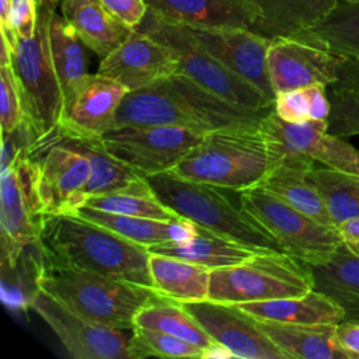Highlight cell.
<instances>
[{
  "instance_id": "6da1fadb",
  "label": "cell",
  "mask_w": 359,
  "mask_h": 359,
  "mask_svg": "<svg viewBox=\"0 0 359 359\" xmlns=\"http://www.w3.org/2000/svg\"><path fill=\"white\" fill-rule=\"evenodd\" d=\"M272 109L236 107L177 72L149 87L129 91L115 115L114 128L163 125L209 133L259 125Z\"/></svg>"
},
{
  "instance_id": "7a4b0ae2",
  "label": "cell",
  "mask_w": 359,
  "mask_h": 359,
  "mask_svg": "<svg viewBox=\"0 0 359 359\" xmlns=\"http://www.w3.org/2000/svg\"><path fill=\"white\" fill-rule=\"evenodd\" d=\"M38 250L45 262L94 271L154 289L147 247L76 213L48 216Z\"/></svg>"
},
{
  "instance_id": "3957f363",
  "label": "cell",
  "mask_w": 359,
  "mask_h": 359,
  "mask_svg": "<svg viewBox=\"0 0 359 359\" xmlns=\"http://www.w3.org/2000/svg\"><path fill=\"white\" fill-rule=\"evenodd\" d=\"M282 160V153L259 125L238 126L206 133L171 171L241 192L259 185Z\"/></svg>"
},
{
  "instance_id": "277c9868",
  "label": "cell",
  "mask_w": 359,
  "mask_h": 359,
  "mask_svg": "<svg viewBox=\"0 0 359 359\" xmlns=\"http://www.w3.org/2000/svg\"><path fill=\"white\" fill-rule=\"evenodd\" d=\"M36 286L88 320L119 330L135 328L136 313L161 296L147 286L42 258Z\"/></svg>"
},
{
  "instance_id": "5b68a950",
  "label": "cell",
  "mask_w": 359,
  "mask_h": 359,
  "mask_svg": "<svg viewBox=\"0 0 359 359\" xmlns=\"http://www.w3.org/2000/svg\"><path fill=\"white\" fill-rule=\"evenodd\" d=\"M146 180L160 201L180 217L244 245L285 252L268 230L240 203L236 206L226 196L223 188L184 178L171 170L150 175Z\"/></svg>"
},
{
  "instance_id": "8992f818",
  "label": "cell",
  "mask_w": 359,
  "mask_h": 359,
  "mask_svg": "<svg viewBox=\"0 0 359 359\" xmlns=\"http://www.w3.org/2000/svg\"><path fill=\"white\" fill-rule=\"evenodd\" d=\"M36 3L35 32L29 38H17L11 49V67L21 93L25 122L39 143L59 128L63 91L55 70L49 38L56 3L53 0H36Z\"/></svg>"
},
{
  "instance_id": "52a82bcc",
  "label": "cell",
  "mask_w": 359,
  "mask_h": 359,
  "mask_svg": "<svg viewBox=\"0 0 359 359\" xmlns=\"http://www.w3.org/2000/svg\"><path fill=\"white\" fill-rule=\"evenodd\" d=\"M313 290L307 264L279 251H259L245 261L210 269L209 300L264 302L303 296Z\"/></svg>"
},
{
  "instance_id": "ba28073f",
  "label": "cell",
  "mask_w": 359,
  "mask_h": 359,
  "mask_svg": "<svg viewBox=\"0 0 359 359\" xmlns=\"http://www.w3.org/2000/svg\"><path fill=\"white\" fill-rule=\"evenodd\" d=\"M136 29L168 46L178 59V73H182L219 98L245 109L262 111L273 108V102L259 90L212 56L185 25L164 20L147 8L143 21Z\"/></svg>"
},
{
  "instance_id": "9c48e42d",
  "label": "cell",
  "mask_w": 359,
  "mask_h": 359,
  "mask_svg": "<svg viewBox=\"0 0 359 359\" xmlns=\"http://www.w3.org/2000/svg\"><path fill=\"white\" fill-rule=\"evenodd\" d=\"M240 205L275 237L286 254L307 265L330 261L342 244L337 227L311 219L262 185L241 191Z\"/></svg>"
},
{
  "instance_id": "30bf717a",
  "label": "cell",
  "mask_w": 359,
  "mask_h": 359,
  "mask_svg": "<svg viewBox=\"0 0 359 359\" xmlns=\"http://www.w3.org/2000/svg\"><path fill=\"white\" fill-rule=\"evenodd\" d=\"M48 213L39 192V163L22 154L0 181L1 266L13 269L38 244Z\"/></svg>"
},
{
  "instance_id": "8fae6325",
  "label": "cell",
  "mask_w": 359,
  "mask_h": 359,
  "mask_svg": "<svg viewBox=\"0 0 359 359\" xmlns=\"http://www.w3.org/2000/svg\"><path fill=\"white\" fill-rule=\"evenodd\" d=\"M196 130L163 125H125L101 136L104 147L142 177L172 170L205 136Z\"/></svg>"
},
{
  "instance_id": "7c38bea8",
  "label": "cell",
  "mask_w": 359,
  "mask_h": 359,
  "mask_svg": "<svg viewBox=\"0 0 359 359\" xmlns=\"http://www.w3.org/2000/svg\"><path fill=\"white\" fill-rule=\"evenodd\" d=\"M29 306L52 328L72 358L130 359L133 328L119 330L88 320L39 287Z\"/></svg>"
},
{
  "instance_id": "4fadbf2b",
  "label": "cell",
  "mask_w": 359,
  "mask_h": 359,
  "mask_svg": "<svg viewBox=\"0 0 359 359\" xmlns=\"http://www.w3.org/2000/svg\"><path fill=\"white\" fill-rule=\"evenodd\" d=\"M342 56L304 32L271 39L266 56L268 76L276 93L313 84L331 87L338 80Z\"/></svg>"
},
{
  "instance_id": "5bb4252c",
  "label": "cell",
  "mask_w": 359,
  "mask_h": 359,
  "mask_svg": "<svg viewBox=\"0 0 359 359\" xmlns=\"http://www.w3.org/2000/svg\"><path fill=\"white\" fill-rule=\"evenodd\" d=\"M129 90L100 73L86 74L63 97V111L53 135L101 137L114 128L115 115Z\"/></svg>"
},
{
  "instance_id": "9a60e30c",
  "label": "cell",
  "mask_w": 359,
  "mask_h": 359,
  "mask_svg": "<svg viewBox=\"0 0 359 359\" xmlns=\"http://www.w3.org/2000/svg\"><path fill=\"white\" fill-rule=\"evenodd\" d=\"M181 304L216 344L231 352L233 358L289 359L258 327L257 320L236 304L209 299Z\"/></svg>"
},
{
  "instance_id": "2e32d148",
  "label": "cell",
  "mask_w": 359,
  "mask_h": 359,
  "mask_svg": "<svg viewBox=\"0 0 359 359\" xmlns=\"http://www.w3.org/2000/svg\"><path fill=\"white\" fill-rule=\"evenodd\" d=\"M39 163V192L48 216L73 215L86 205L88 158L60 143H38L31 157Z\"/></svg>"
},
{
  "instance_id": "e0dca14e",
  "label": "cell",
  "mask_w": 359,
  "mask_h": 359,
  "mask_svg": "<svg viewBox=\"0 0 359 359\" xmlns=\"http://www.w3.org/2000/svg\"><path fill=\"white\" fill-rule=\"evenodd\" d=\"M187 27V25H185ZM192 36L233 73L275 101L266 56L271 39L250 28L238 27H187Z\"/></svg>"
},
{
  "instance_id": "ac0fdd59",
  "label": "cell",
  "mask_w": 359,
  "mask_h": 359,
  "mask_svg": "<svg viewBox=\"0 0 359 359\" xmlns=\"http://www.w3.org/2000/svg\"><path fill=\"white\" fill-rule=\"evenodd\" d=\"M177 72L175 53L139 29H133L125 42L101 59L97 70L119 81L129 91L149 87Z\"/></svg>"
},
{
  "instance_id": "d6986e66",
  "label": "cell",
  "mask_w": 359,
  "mask_h": 359,
  "mask_svg": "<svg viewBox=\"0 0 359 359\" xmlns=\"http://www.w3.org/2000/svg\"><path fill=\"white\" fill-rule=\"evenodd\" d=\"M158 17L187 27L251 28L259 18L255 0H144Z\"/></svg>"
},
{
  "instance_id": "ffe728a7",
  "label": "cell",
  "mask_w": 359,
  "mask_h": 359,
  "mask_svg": "<svg viewBox=\"0 0 359 359\" xmlns=\"http://www.w3.org/2000/svg\"><path fill=\"white\" fill-rule=\"evenodd\" d=\"M255 320L258 327L289 359H349L337 339V324H297L262 318Z\"/></svg>"
},
{
  "instance_id": "44dd1931",
  "label": "cell",
  "mask_w": 359,
  "mask_h": 359,
  "mask_svg": "<svg viewBox=\"0 0 359 359\" xmlns=\"http://www.w3.org/2000/svg\"><path fill=\"white\" fill-rule=\"evenodd\" d=\"M76 215L95 222L122 237L144 247H153L164 243L184 241L194 237L199 226L194 222L180 217L174 220H161L143 216H129L98 210L90 206H81Z\"/></svg>"
},
{
  "instance_id": "7402d4cb",
  "label": "cell",
  "mask_w": 359,
  "mask_h": 359,
  "mask_svg": "<svg viewBox=\"0 0 359 359\" xmlns=\"http://www.w3.org/2000/svg\"><path fill=\"white\" fill-rule=\"evenodd\" d=\"M313 167L314 161L283 158L259 185L311 219L335 227L323 198L309 180Z\"/></svg>"
},
{
  "instance_id": "603a6c76",
  "label": "cell",
  "mask_w": 359,
  "mask_h": 359,
  "mask_svg": "<svg viewBox=\"0 0 359 359\" xmlns=\"http://www.w3.org/2000/svg\"><path fill=\"white\" fill-rule=\"evenodd\" d=\"M60 8L83 43L100 59L108 56L133 32L114 18L98 0H66Z\"/></svg>"
},
{
  "instance_id": "cb8c5ba5",
  "label": "cell",
  "mask_w": 359,
  "mask_h": 359,
  "mask_svg": "<svg viewBox=\"0 0 359 359\" xmlns=\"http://www.w3.org/2000/svg\"><path fill=\"white\" fill-rule=\"evenodd\" d=\"M236 306L255 318L282 323L338 324L345 318L344 309L334 299L316 289L303 296L237 303Z\"/></svg>"
},
{
  "instance_id": "d4e9b609",
  "label": "cell",
  "mask_w": 359,
  "mask_h": 359,
  "mask_svg": "<svg viewBox=\"0 0 359 359\" xmlns=\"http://www.w3.org/2000/svg\"><path fill=\"white\" fill-rule=\"evenodd\" d=\"M259 18L250 29L269 39L293 36L321 21L338 0H255Z\"/></svg>"
},
{
  "instance_id": "484cf974",
  "label": "cell",
  "mask_w": 359,
  "mask_h": 359,
  "mask_svg": "<svg viewBox=\"0 0 359 359\" xmlns=\"http://www.w3.org/2000/svg\"><path fill=\"white\" fill-rule=\"evenodd\" d=\"M149 265L154 289L161 296L180 303L209 297L210 269L208 266L157 252H150Z\"/></svg>"
},
{
  "instance_id": "4316f807",
  "label": "cell",
  "mask_w": 359,
  "mask_h": 359,
  "mask_svg": "<svg viewBox=\"0 0 359 359\" xmlns=\"http://www.w3.org/2000/svg\"><path fill=\"white\" fill-rule=\"evenodd\" d=\"M149 251L177 257L189 262L208 266L209 269H215L240 264L247 258L252 257L254 254L266 250H258L244 245L234 240L215 234L199 226V230L194 237L184 241H172L153 245L149 247Z\"/></svg>"
},
{
  "instance_id": "83f0119b",
  "label": "cell",
  "mask_w": 359,
  "mask_h": 359,
  "mask_svg": "<svg viewBox=\"0 0 359 359\" xmlns=\"http://www.w3.org/2000/svg\"><path fill=\"white\" fill-rule=\"evenodd\" d=\"M39 143H60L83 153L88 158L91 174L86 185L87 199L93 195H102L122 188L142 177L137 171L115 158L104 147L101 137H66L52 135Z\"/></svg>"
},
{
  "instance_id": "f1b7e54d",
  "label": "cell",
  "mask_w": 359,
  "mask_h": 359,
  "mask_svg": "<svg viewBox=\"0 0 359 359\" xmlns=\"http://www.w3.org/2000/svg\"><path fill=\"white\" fill-rule=\"evenodd\" d=\"M307 266L313 289L334 299L344 309L346 320H359V257L341 244L330 261Z\"/></svg>"
},
{
  "instance_id": "f546056e",
  "label": "cell",
  "mask_w": 359,
  "mask_h": 359,
  "mask_svg": "<svg viewBox=\"0 0 359 359\" xmlns=\"http://www.w3.org/2000/svg\"><path fill=\"white\" fill-rule=\"evenodd\" d=\"M135 327L158 330L175 335L202 348L205 352L216 344L180 302L164 296L147 303L136 313Z\"/></svg>"
},
{
  "instance_id": "4dcf8cb0",
  "label": "cell",
  "mask_w": 359,
  "mask_h": 359,
  "mask_svg": "<svg viewBox=\"0 0 359 359\" xmlns=\"http://www.w3.org/2000/svg\"><path fill=\"white\" fill-rule=\"evenodd\" d=\"M84 206L118 215L143 216L161 220L180 219L175 212L160 201L144 177H140L115 191L102 195H93L87 199Z\"/></svg>"
},
{
  "instance_id": "1f68e13d",
  "label": "cell",
  "mask_w": 359,
  "mask_h": 359,
  "mask_svg": "<svg viewBox=\"0 0 359 359\" xmlns=\"http://www.w3.org/2000/svg\"><path fill=\"white\" fill-rule=\"evenodd\" d=\"M313 182L335 224L359 217V175L332 167H313L309 171Z\"/></svg>"
},
{
  "instance_id": "d6a6232c",
  "label": "cell",
  "mask_w": 359,
  "mask_h": 359,
  "mask_svg": "<svg viewBox=\"0 0 359 359\" xmlns=\"http://www.w3.org/2000/svg\"><path fill=\"white\" fill-rule=\"evenodd\" d=\"M303 32L339 56L359 59V0H338L321 21Z\"/></svg>"
},
{
  "instance_id": "836d02e7",
  "label": "cell",
  "mask_w": 359,
  "mask_h": 359,
  "mask_svg": "<svg viewBox=\"0 0 359 359\" xmlns=\"http://www.w3.org/2000/svg\"><path fill=\"white\" fill-rule=\"evenodd\" d=\"M49 38L55 70L65 97L70 87L87 74L84 55L86 45L63 14L60 15L56 11L50 20Z\"/></svg>"
},
{
  "instance_id": "e575fe53",
  "label": "cell",
  "mask_w": 359,
  "mask_h": 359,
  "mask_svg": "<svg viewBox=\"0 0 359 359\" xmlns=\"http://www.w3.org/2000/svg\"><path fill=\"white\" fill-rule=\"evenodd\" d=\"M331 104L327 87L313 84L302 88L276 93L273 101L275 114L292 123L306 121H327Z\"/></svg>"
},
{
  "instance_id": "d590c367",
  "label": "cell",
  "mask_w": 359,
  "mask_h": 359,
  "mask_svg": "<svg viewBox=\"0 0 359 359\" xmlns=\"http://www.w3.org/2000/svg\"><path fill=\"white\" fill-rule=\"evenodd\" d=\"M130 359H143L149 356L157 358H199L203 359L205 351L182 338L175 335L144 328L135 327L130 339Z\"/></svg>"
},
{
  "instance_id": "8d00e7d4",
  "label": "cell",
  "mask_w": 359,
  "mask_h": 359,
  "mask_svg": "<svg viewBox=\"0 0 359 359\" xmlns=\"http://www.w3.org/2000/svg\"><path fill=\"white\" fill-rule=\"evenodd\" d=\"M328 98V133L342 139L359 136V94L330 87Z\"/></svg>"
},
{
  "instance_id": "74e56055",
  "label": "cell",
  "mask_w": 359,
  "mask_h": 359,
  "mask_svg": "<svg viewBox=\"0 0 359 359\" xmlns=\"http://www.w3.org/2000/svg\"><path fill=\"white\" fill-rule=\"evenodd\" d=\"M0 126L1 136H4L17 129L25 121L22 98L11 65H0Z\"/></svg>"
},
{
  "instance_id": "f35d334b",
  "label": "cell",
  "mask_w": 359,
  "mask_h": 359,
  "mask_svg": "<svg viewBox=\"0 0 359 359\" xmlns=\"http://www.w3.org/2000/svg\"><path fill=\"white\" fill-rule=\"evenodd\" d=\"M313 158L323 165L359 175V150L342 137L332 136L328 132L318 140L313 151Z\"/></svg>"
},
{
  "instance_id": "ab89813d",
  "label": "cell",
  "mask_w": 359,
  "mask_h": 359,
  "mask_svg": "<svg viewBox=\"0 0 359 359\" xmlns=\"http://www.w3.org/2000/svg\"><path fill=\"white\" fill-rule=\"evenodd\" d=\"M101 6L119 22L136 29L147 13L144 0H98Z\"/></svg>"
},
{
  "instance_id": "60d3db41",
  "label": "cell",
  "mask_w": 359,
  "mask_h": 359,
  "mask_svg": "<svg viewBox=\"0 0 359 359\" xmlns=\"http://www.w3.org/2000/svg\"><path fill=\"white\" fill-rule=\"evenodd\" d=\"M337 339L349 359H359V320L344 318L335 327Z\"/></svg>"
},
{
  "instance_id": "b9f144b4",
  "label": "cell",
  "mask_w": 359,
  "mask_h": 359,
  "mask_svg": "<svg viewBox=\"0 0 359 359\" xmlns=\"http://www.w3.org/2000/svg\"><path fill=\"white\" fill-rule=\"evenodd\" d=\"M331 87L359 94V59L342 56L338 67V80Z\"/></svg>"
},
{
  "instance_id": "7bdbcfd3",
  "label": "cell",
  "mask_w": 359,
  "mask_h": 359,
  "mask_svg": "<svg viewBox=\"0 0 359 359\" xmlns=\"http://www.w3.org/2000/svg\"><path fill=\"white\" fill-rule=\"evenodd\" d=\"M341 243L352 252L355 257H359V217L349 219L337 226Z\"/></svg>"
},
{
  "instance_id": "ee69618b",
  "label": "cell",
  "mask_w": 359,
  "mask_h": 359,
  "mask_svg": "<svg viewBox=\"0 0 359 359\" xmlns=\"http://www.w3.org/2000/svg\"><path fill=\"white\" fill-rule=\"evenodd\" d=\"M56 4H62V3H65L66 0H53Z\"/></svg>"
},
{
  "instance_id": "f6af8a7d",
  "label": "cell",
  "mask_w": 359,
  "mask_h": 359,
  "mask_svg": "<svg viewBox=\"0 0 359 359\" xmlns=\"http://www.w3.org/2000/svg\"><path fill=\"white\" fill-rule=\"evenodd\" d=\"M346 1H358V0H346Z\"/></svg>"
}]
</instances>
